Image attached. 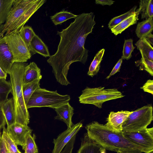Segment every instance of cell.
<instances>
[{"label": "cell", "instance_id": "cell-1", "mask_svg": "<svg viewBox=\"0 0 153 153\" xmlns=\"http://www.w3.org/2000/svg\"><path fill=\"white\" fill-rule=\"evenodd\" d=\"M94 19L92 12L83 13L78 15L66 28L57 31L60 39L57 51L47 62L52 67L57 81L61 85L70 84L67 76L72 63L79 62L85 64L87 61L88 51L84 45L96 24Z\"/></svg>", "mask_w": 153, "mask_h": 153}, {"label": "cell", "instance_id": "cell-2", "mask_svg": "<svg viewBox=\"0 0 153 153\" xmlns=\"http://www.w3.org/2000/svg\"><path fill=\"white\" fill-rule=\"evenodd\" d=\"M85 128L88 136L105 149L117 153H141L148 151L125 138L123 132L113 131L97 122L90 123Z\"/></svg>", "mask_w": 153, "mask_h": 153}, {"label": "cell", "instance_id": "cell-3", "mask_svg": "<svg viewBox=\"0 0 153 153\" xmlns=\"http://www.w3.org/2000/svg\"><path fill=\"white\" fill-rule=\"evenodd\" d=\"M46 0H13L7 19L0 33L1 36L19 31Z\"/></svg>", "mask_w": 153, "mask_h": 153}, {"label": "cell", "instance_id": "cell-4", "mask_svg": "<svg viewBox=\"0 0 153 153\" xmlns=\"http://www.w3.org/2000/svg\"><path fill=\"white\" fill-rule=\"evenodd\" d=\"M27 65L25 62H14L9 74L15 106V123L25 126L29 123L30 117L24 101L22 87L25 68Z\"/></svg>", "mask_w": 153, "mask_h": 153}, {"label": "cell", "instance_id": "cell-5", "mask_svg": "<svg viewBox=\"0 0 153 153\" xmlns=\"http://www.w3.org/2000/svg\"><path fill=\"white\" fill-rule=\"evenodd\" d=\"M71 100L68 95H62L57 91H52L40 87L33 94L26 105L27 108L48 107L55 109L68 102Z\"/></svg>", "mask_w": 153, "mask_h": 153}, {"label": "cell", "instance_id": "cell-6", "mask_svg": "<svg viewBox=\"0 0 153 153\" xmlns=\"http://www.w3.org/2000/svg\"><path fill=\"white\" fill-rule=\"evenodd\" d=\"M124 96L117 89H105L104 87H86L79 97L80 103L90 104L101 108L103 103L107 101Z\"/></svg>", "mask_w": 153, "mask_h": 153}, {"label": "cell", "instance_id": "cell-7", "mask_svg": "<svg viewBox=\"0 0 153 153\" xmlns=\"http://www.w3.org/2000/svg\"><path fill=\"white\" fill-rule=\"evenodd\" d=\"M153 107L144 106L133 111L124 122L122 132H136L147 128L153 120Z\"/></svg>", "mask_w": 153, "mask_h": 153}, {"label": "cell", "instance_id": "cell-8", "mask_svg": "<svg viewBox=\"0 0 153 153\" xmlns=\"http://www.w3.org/2000/svg\"><path fill=\"white\" fill-rule=\"evenodd\" d=\"M4 37L13 54L14 62H25L31 58L32 55L19 31L13 32Z\"/></svg>", "mask_w": 153, "mask_h": 153}, {"label": "cell", "instance_id": "cell-9", "mask_svg": "<svg viewBox=\"0 0 153 153\" xmlns=\"http://www.w3.org/2000/svg\"><path fill=\"white\" fill-rule=\"evenodd\" d=\"M124 137L134 144L148 151L153 149V128L136 132H123Z\"/></svg>", "mask_w": 153, "mask_h": 153}, {"label": "cell", "instance_id": "cell-10", "mask_svg": "<svg viewBox=\"0 0 153 153\" xmlns=\"http://www.w3.org/2000/svg\"><path fill=\"white\" fill-rule=\"evenodd\" d=\"M11 139L17 146L23 147L28 134H31L32 130L28 125L25 126L15 123L6 128Z\"/></svg>", "mask_w": 153, "mask_h": 153}, {"label": "cell", "instance_id": "cell-11", "mask_svg": "<svg viewBox=\"0 0 153 153\" xmlns=\"http://www.w3.org/2000/svg\"><path fill=\"white\" fill-rule=\"evenodd\" d=\"M82 126V123H77L59 134L56 139H54V147L52 153H60L67 143L76 135Z\"/></svg>", "mask_w": 153, "mask_h": 153}, {"label": "cell", "instance_id": "cell-12", "mask_svg": "<svg viewBox=\"0 0 153 153\" xmlns=\"http://www.w3.org/2000/svg\"><path fill=\"white\" fill-rule=\"evenodd\" d=\"M133 111H121L117 112L111 111L107 118L105 125L109 129L117 132H122V125Z\"/></svg>", "mask_w": 153, "mask_h": 153}, {"label": "cell", "instance_id": "cell-13", "mask_svg": "<svg viewBox=\"0 0 153 153\" xmlns=\"http://www.w3.org/2000/svg\"><path fill=\"white\" fill-rule=\"evenodd\" d=\"M13 62V54L4 36L0 37V67L9 74Z\"/></svg>", "mask_w": 153, "mask_h": 153}, {"label": "cell", "instance_id": "cell-14", "mask_svg": "<svg viewBox=\"0 0 153 153\" xmlns=\"http://www.w3.org/2000/svg\"><path fill=\"white\" fill-rule=\"evenodd\" d=\"M54 109L57 113V116L55 117V119L64 122L67 125L68 128H71L74 125L72 121L74 109L69 102Z\"/></svg>", "mask_w": 153, "mask_h": 153}, {"label": "cell", "instance_id": "cell-15", "mask_svg": "<svg viewBox=\"0 0 153 153\" xmlns=\"http://www.w3.org/2000/svg\"><path fill=\"white\" fill-rule=\"evenodd\" d=\"M102 148L90 138L86 133L81 139V145L77 153H100Z\"/></svg>", "mask_w": 153, "mask_h": 153}, {"label": "cell", "instance_id": "cell-16", "mask_svg": "<svg viewBox=\"0 0 153 153\" xmlns=\"http://www.w3.org/2000/svg\"><path fill=\"white\" fill-rule=\"evenodd\" d=\"M28 48L32 55L38 53L45 57L50 56L47 46L36 35L33 38Z\"/></svg>", "mask_w": 153, "mask_h": 153}, {"label": "cell", "instance_id": "cell-17", "mask_svg": "<svg viewBox=\"0 0 153 153\" xmlns=\"http://www.w3.org/2000/svg\"><path fill=\"white\" fill-rule=\"evenodd\" d=\"M42 77L40 69L35 63L31 62L25 68L23 85L31 82L36 79L40 80Z\"/></svg>", "mask_w": 153, "mask_h": 153}, {"label": "cell", "instance_id": "cell-18", "mask_svg": "<svg viewBox=\"0 0 153 153\" xmlns=\"http://www.w3.org/2000/svg\"><path fill=\"white\" fill-rule=\"evenodd\" d=\"M7 127L16 122L15 106L13 97L9 99L1 105Z\"/></svg>", "mask_w": 153, "mask_h": 153}, {"label": "cell", "instance_id": "cell-19", "mask_svg": "<svg viewBox=\"0 0 153 153\" xmlns=\"http://www.w3.org/2000/svg\"><path fill=\"white\" fill-rule=\"evenodd\" d=\"M140 14L139 10L137 9L133 14L112 28L111 29V32L116 36L121 34L128 27L137 23Z\"/></svg>", "mask_w": 153, "mask_h": 153}, {"label": "cell", "instance_id": "cell-20", "mask_svg": "<svg viewBox=\"0 0 153 153\" xmlns=\"http://www.w3.org/2000/svg\"><path fill=\"white\" fill-rule=\"evenodd\" d=\"M153 30V18L139 22L135 30L136 35L140 39L151 33Z\"/></svg>", "mask_w": 153, "mask_h": 153}, {"label": "cell", "instance_id": "cell-21", "mask_svg": "<svg viewBox=\"0 0 153 153\" xmlns=\"http://www.w3.org/2000/svg\"><path fill=\"white\" fill-rule=\"evenodd\" d=\"M142 56L153 61L152 46L144 38L140 39L135 44Z\"/></svg>", "mask_w": 153, "mask_h": 153}, {"label": "cell", "instance_id": "cell-22", "mask_svg": "<svg viewBox=\"0 0 153 153\" xmlns=\"http://www.w3.org/2000/svg\"><path fill=\"white\" fill-rule=\"evenodd\" d=\"M138 9L141 14V19H148L153 17V0H140Z\"/></svg>", "mask_w": 153, "mask_h": 153}, {"label": "cell", "instance_id": "cell-23", "mask_svg": "<svg viewBox=\"0 0 153 153\" xmlns=\"http://www.w3.org/2000/svg\"><path fill=\"white\" fill-rule=\"evenodd\" d=\"M105 51L104 49H102L95 55L94 59L91 64L87 73L88 76L93 77L97 74L100 67V63L102 60Z\"/></svg>", "mask_w": 153, "mask_h": 153}, {"label": "cell", "instance_id": "cell-24", "mask_svg": "<svg viewBox=\"0 0 153 153\" xmlns=\"http://www.w3.org/2000/svg\"><path fill=\"white\" fill-rule=\"evenodd\" d=\"M40 79H36L31 82L23 85L22 87L23 95L26 105L34 91L40 87Z\"/></svg>", "mask_w": 153, "mask_h": 153}, {"label": "cell", "instance_id": "cell-25", "mask_svg": "<svg viewBox=\"0 0 153 153\" xmlns=\"http://www.w3.org/2000/svg\"><path fill=\"white\" fill-rule=\"evenodd\" d=\"M78 15H76L66 10H62L50 16L51 19L56 25L61 24L67 20L72 18H75Z\"/></svg>", "mask_w": 153, "mask_h": 153}, {"label": "cell", "instance_id": "cell-26", "mask_svg": "<svg viewBox=\"0 0 153 153\" xmlns=\"http://www.w3.org/2000/svg\"><path fill=\"white\" fill-rule=\"evenodd\" d=\"M13 0H0V26L6 22Z\"/></svg>", "mask_w": 153, "mask_h": 153}, {"label": "cell", "instance_id": "cell-27", "mask_svg": "<svg viewBox=\"0 0 153 153\" xmlns=\"http://www.w3.org/2000/svg\"><path fill=\"white\" fill-rule=\"evenodd\" d=\"M12 91L10 82L5 79H0V105L7 100L8 95Z\"/></svg>", "mask_w": 153, "mask_h": 153}, {"label": "cell", "instance_id": "cell-28", "mask_svg": "<svg viewBox=\"0 0 153 153\" xmlns=\"http://www.w3.org/2000/svg\"><path fill=\"white\" fill-rule=\"evenodd\" d=\"M36 136L34 134L33 136L31 134L27 136L24 145L22 148L25 150L24 153H38L37 146L36 143Z\"/></svg>", "mask_w": 153, "mask_h": 153}, {"label": "cell", "instance_id": "cell-29", "mask_svg": "<svg viewBox=\"0 0 153 153\" xmlns=\"http://www.w3.org/2000/svg\"><path fill=\"white\" fill-rule=\"evenodd\" d=\"M137 8V6H134L126 13L112 18L108 24L109 28L111 29L122 21L133 14L135 13Z\"/></svg>", "mask_w": 153, "mask_h": 153}, {"label": "cell", "instance_id": "cell-30", "mask_svg": "<svg viewBox=\"0 0 153 153\" xmlns=\"http://www.w3.org/2000/svg\"><path fill=\"white\" fill-rule=\"evenodd\" d=\"M137 67H139L140 70H145L151 75H153V61L142 56L140 60L135 62Z\"/></svg>", "mask_w": 153, "mask_h": 153}, {"label": "cell", "instance_id": "cell-31", "mask_svg": "<svg viewBox=\"0 0 153 153\" xmlns=\"http://www.w3.org/2000/svg\"><path fill=\"white\" fill-rule=\"evenodd\" d=\"M2 137L4 141L8 153H19L20 151L18 149L17 146L8 135L5 127L3 128Z\"/></svg>", "mask_w": 153, "mask_h": 153}, {"label": "cell", "instance_id": "cell-32", "mask_svg": "<svg viewBox=\"0 0 153 153\" xmlns=\"http://www.w3.org/2000/svg\"><path fill=\"white\" fill-rule=\"evenodd\" d=\"M19 32L22 39L28 48L33 38L36 35L32 28L28 25L24 26L20 29Z\"/></svg>", "mask_w": 153, "mask_h": 153}, {"label": "cell", "instance_id": "cell-33", "mask_svg": "<svg viewBox=\"0 0 153 153\" xmlns=\"http://www.w3.org/2000/svg\"><path fill=\"white\" fill-rule=\"evenodd\" d=\"M135 47L133 44L131 39L125 40L121 58L123 59L128 60L132 56L131 53Z\"/></svg>", "mask_w": 153, "mask_h": 153}, {"label": "cell", "instance_id": "cell-34", "mask_svg": "<svg viewBox=\"0 0 153 153\" xmlns=\"http://www.w3.org/2000/svg\"><path fill=\"white\" fill-rule=\"evenodd\" d=\"M75 141V139L72 138L66 144L60 153H72Z\"/></svg>", "mask_w": 153, "mask_h": 153}, {"label": "cell", "instance_id": "cell-35", "mask_svg": "<svg viewBox=\"0 0 153 153\" xmlns=\"http://www.w3.org/2000/svg\"><path fill=\"white\" fill-rule=\"evenodd\" d=\"M144 91L151 94L153 95V81L149 79L140 88Z\"/></svg>", "mask_w": 153, "mask_h": 153}, {"label": "cell", "instance_id": "cell-36", "mask_svg": "<svg viewBox=\"0 0 153 153\" xmlns=\"http://www.w3.org/2000/svg\"><path fill=\"white\" fill-rule=\"evenodd\" d=\"M123 60L121 58L119 60L112 69L110 74L106 77V79H108L111 76L114 75L117 72H120L121 66L123 62Z\"/></svg>", "mask_w": 153, "mask_h": 153}, {"label": "cell", "instance_id": "cell-37", "mask_svg": "<svg viewBox=\"0 0 153 153\" xmlns=\"http://www.w3.org/2000/svg\"><path fill=\"white\" fill-rule=\"evenodd\" d=\"M114 1L111 0H96L95 3L97 4H100L102 6L108 5L111 6L113 4Z\"/></svg>", "mask_w": 153, "mask_h": 153}, {"label": "cell", "instance_id": "cell-38", "mask_svg": "<svg viewBox=\"0 0 153 153\" xmlns=\"http://www.w3.org/2000/svg\"><path fill=\"white\" fill-rule=\"evenodd\" d=\"M6 123L5 118L3 113L1 105H0V128H3Z\"/></svg>", "mask_w": 153, "mask_h": 153}, {"label": "cell", "instance_id": "cell-39", "mask_svg": "<svg viewBox=\"0 0 153 153\" xmlns=\"http://www.w3.org/2000/svg\"><path fill=\"white\" fill-rule=\"evenodd\" d=\"M0 153H8L7 149L5 142L2 137L0 146Z\"/></svg>", "mask_w": 153, "mask_h": 153}, {"label": "cell", "instance_id": "cell-40", "mask_svg": "<svg viewBox=\"0 0 153 153\" xmlns=\"http://www.w3.org/2000/svg\"><path fill=\"white\" fill-rule=\"evenodd\" d=\"M152 46L153 45V35L151 33L144 37Z\"/></svg>", "mask_w": 153, "mask_h": 153}, {"label": "cell", "instance_id": "cell-41", "mask_svg": "<svg viewBox=\"0 0 153 153\" xmlns=\"http://www.w3.org/2000/svg\"><path fill=\"white\" fill-rule=\"evenodd\" d=\"M7 76V74L5 73L0 67V79H6Z\"/></svg>", "mask_w": 153, "mask_h": 153}, {"label": "cell", "instance_id": "cell-42", "mask_svg": "<svg viewBox=\"0 0 153 153\" xmlns=\"http://www.w3.org/2000/svg\"><path fill=\"white\" fill-rule=\"evenodd\" d=\"M100 153H106V149L103 147L101 149Z\"/></svg>", "mask_w": 153, "mask_h": 153}, {"label": "cell", "instance_id": "cell-43", "mask_svg": "<svg viewBox=\"0 0 153 153\" xmlns=\"http://www.w3.org/2000/svg\"><path fill=\"white\" fill-rule=\"evenodd\" d=\"M1 128H0V146L1 145V140H2V136H1V131H0Z\"/></svg>", "mask_w": 153, "mask_h": 153}, {"label": "cell", "instance_id": "cell-44", "mask_svg": "<svg viewBox=\"0 0 153 153\" xmlns=\"http://www.w3.org/2000/svg\"><path fill=\"white\" fill-rule=\"evenodd\" d=\"M3 25H4V24L0 26V33L1 32V31L2 30V29L3 27ZM1 37L0 36V37Z\"/></svg>", "mask_w": 153, "mask_h": 153}, {"label": "cell", "instance_id": "cell-45", "mask_svg": "<svg viewBox=\"0 0 153 153\" xmlns=\"http://www.w3.org/2000/svg\"><path fill=\"white\" fill-rule=\"evenodd\" d=\"M145 153H153V149L148 151Z\"/></svg>", "mask_w": 153, "mask_h": 153}, {"label": "cell", "instance_id": "cell-46", "mask_svg": "<svg viewBox=\"0 0 153 153\" xmlns=\"http://www.w3.org/2000/svg\"><path fill=\"white\" fill-rule=\"evenodd\" d=\"M117 153H123V152H117Z\"/></svg>", "mask_w": 153, "mask_h": 153}, {"label": "cell", "instance_id": "cell-47", "mask_svg": "<svg viewBox=\"0 0 153 153\" xmlns=\"http://www.w3.org/2000/svg\"><path fill=\"white\" fill-rule=\"evenodd\" d=\"M19 153H22L20 151L19 152Z\"/></svg>", "mask_w": 153, "mask_h": 153}, {"label": "cell", "instance_id": "cell-48", "mask_svg": "<svg viewBox=\"0 0 153 153\" xmlns=\"http://www.w3.org/2000/svg\"></svg>", "mask_w": 153, "mask_h": 153}]
</instances>
